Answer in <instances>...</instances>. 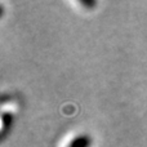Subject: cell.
<instances>
[{"instance_id": "obj_1", "label": "cell", "mask_w": 147, "mask_h": 147, "mask_svg": "<svg viewBox=\"0 0 147 147\" xmlns=\"http://www.w3.org/2000/svg\"><path fill=\"white\" fill-rule=\"evenodd\" d=\"M89 146H90V138L85 134L78 136L69 145V147H89Z\"/></svg>"}]
</instances>
